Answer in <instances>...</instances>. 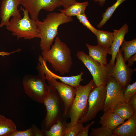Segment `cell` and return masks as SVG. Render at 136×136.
Wrapping results in <instances>:
<instances>
[{
	"label": "cell",
	"instance_id": "1",
	"mask_svg": "<svg viewBox=\"0 0 136 136\" xmlns=\"http://www.w3.org/2000/svg\"><path fill=\"white\" fill-rule=\"evenodd\" d=\"M72 17L66 16L60 12L49 13L43 21L37 20V25L41 40L40 46L43 51L50 49L54 39L58 35V28L60 25L73 21Z\"/></svg>",
	"mask_w": 136,
	"mask_h": 136
},
{
	"label": "cell",
	"instance_id": "2",
	"mask_svg": "<svg viewBox=\"0 0 136 136\" xmlns=\"http://www.w3.org/2000/svg\"><path fill=\"white\" fill-rule=\"evenodd\" d=\"M71 52L70 49L57 36L51 48L48 51H43L42 56L55 71L63 75L69 73L73 64Z\"/></svg>",
	"mask_w": 136,
	"mask_h": 136
},
{
	"label": "cell",
	"instance_id": "3",
	"mask_svg": "<svg viewBox=\"0 0 136 136\" xmlns=\"http://www.w3.org/2000/svg\"><path fill=\"white\" fill-rule=\"evenodd\" d=\"M95 85L92 80L85 86L80 85L75 88V95L67 114L71 119L70 123L72 125L77 123L86 115L88 108L89 94Z\"/></svg>",
	"mask_w": 136,
	"mask_h": 136
},
{
	"label": "cell",
	"instance_id": "4",
	"mask_svg": "<svg viewBox=\"0 0 136 136\" xmlns=\"http://www.w3.org/2000/svg\"><path fill=\"white\" fill-rule=\"evenodd\" d=\"M47 94L43 103L46 108L47 113L41 124V130H48L51 126L63 116L64 105L56 90L48 85Z\"/></svg>",
	"mask_w": 136,
	"mask_h": 136
},
{
	"label": "cell",
	"instance_id": "5",
	"mask_svg": "<svg viewBox=\"0 0 136 136\" xmlns=\"http://www.w3.org/2000/svg\"><path fill=\"white\" fill-rule=\"evenodd\" d=\"M37 69L38 75H28L24 77L22 81L23 87L25 93L31 99L43 104L48 93L49 86L46 82L44 73L38 65Z\"/></svg>",
	"mask_w": 136,
	"mask_h": 136
},
{
	"label": "cell",
	"instance_id": "6",
	"mask_svg": "<svg viewBox=\"0 0 136 136\" xmlns=\"http://www.w3.org/2000/svg\"><path fill=\"white\" fill-rule=\"evenodd\" d=\"M20 10L23 12V18L13 17L6 26L7 29L11 31L12 34L16 36L18 39L40 38L36 21L30 18L27 9L21 6Z\"/></svg>",
	"mask_w": 136,
	"mask_h": 136
},
{
	"label": "cell",
	"instance_id": "7",
	"mask_svg": "<svg viewBox=\"0 0 136 136\" xmlns=\"http://www.w3.org/2000/svg\"><path fill=\"white\" fill-rule=\"evenodd\" d=\"M76 55L90 72L96 86L106 85L112 72L111 65L109 63L103 64L83 51H78Z\"/></svg>",
	"mask_w": 136,
	"mask_h": 136
},
{
	"label": "cell",
	"instance_id": "8",
	"mask_svg": "<svg viewBox=\"0 0 136 136\" xmlns=\"http://www.w3.org/2000/svg\"><path fill=\"white\" fill-rule=\"evenodd\" d=\"M106 95V85H95L89 95L86 113L78 122L83 123L89 121L95 118L100 111L103 110Z\"/></svg>",
	"mask_w": 136,
	"mask_h": 136
},
{
	"label": "cell",
	"instance_id": "9",
	"mask_svg": "<svg viewBox=\"0 0 136 136\" xmlns=\"http://www.w3.org/2000/svg\"><path fill=\"white\" fill-rule=\"evenodd\" d=\"M20 4L28 10L31 18L36 21L39 20L41 10L51 11L62 6V0H20Z\"/></svg>",
	"mask_w": 136,
	"mask_h": 136
},
{
	"label": "cell",
	"instance_id": "10",
	"mask_svg": "<svg viewBox=\"0 0 136 136\" xmlns=\"http://www.w3.org/2000/svg\"><path fill=\"white\" fill-rule=\"evenodd\" d=\"M106 87V95L103 110L112 111L116 105L123 100L125 88L112 76L110 77Z\"/></svg>",
	"mask_w": 136,
	"mask_h": 136
},
{
	"label": "cell",
	"instance_id": "11",
	"mask_svg": "<svg viewBox=\"0 0 136 136\" xmlns=\"http://www.w3.org/2000/svg\"><path fill=\"white\" fill-rule=\"evenodd\" d=\"M115 64L112 68L111 76L114 77L125 88L131 80L132 74L135 71L125 63L122 53L120 49L116 56Z\"/></svg>",
	"mask_w": 136,
	"mask_h": 136
},
{
	"label": "cell",
	"instance_id": "12",
	"mask_svg": "<svg viewBox=\"0 0 136 136\" xmlns=\"http://www.w3.org/2000/svg\"><path fill=\"white\" fill-rule=\"evenodd\" d=\"M46 80L49 85L54 88L63 102L64 110V116H67L69 109L74 100L75 95V88L62 82H59L53 78L45 76Z\"/></svg>",
	"mask_w": 136,
	"mask_h": 136
},
{
	"label": "cell",
	"instance_id": "13",
	"mask_svg": "<svg viewBox=\"0 0 136 136\" xmlns=\"http://www.w3.org/2000/svg\"><path fill=\"white\" fill-rule=\"evenodd\" d=\"M20 4V0H3L1 7L0 16L1 22L0 27L8 26L11 16L13 17L22 18L18 8Z\"/></svg>",
	"mask_w": 136,
	"mask_h": 136
},
{
	"label": "cell",
	"instance_id": "14",
	"mask_svg": "<svg viewBox=\"0 0 136 136\" xmlns=\"http://www.w3.org/2000/svg\"><path fill=\"white\" fill-rule=\"evenodd\" d=\"M39 62L38 65L44 73L45 76L53 78L59 80L62 82L74 87V88L80 85V82L84 79L82 77L84 74L82 72L79 74L69 77H64L58 76L53 73L49 69L46 63V61L43 58L42 55L39 56Z\"/></svg>",
	"mask_w": 136,
	"mask_h": 136
},
{
	"label": "cell",
	"instance_id": "15",
	"mask_svg": "<svg viewBox=\"0 0 136 136\" xmlns=\"http://www.w3.org/2000/svg\"><path fill=\"white\" fill-rule=\"evenodd\" d=\"M114 35L113 42L109 49L108 54L111 55V58L109 63L113 67L115 64V60L117 54L121 45L124 40L125 36L129 31V27L127 23H125L119 29L113 30Z\"/></svg>",
	"mask_w": 136,
	"mask_h": 136
},
{
	"label": "cell",
	"instance_id": "16",
	"mask_svg": "<svg viewBox=\"0 0 136 136\" xmlns=\"http://www.w3.org/2000/svg\"><path fill=\"white\" fill-rule=\"evenodd\" d=\"M116 136H136V113L112 130Z\"/></svg>",
	"mask_w": 136,
	"mask_h": 136
},
{
	"label": "cell",
	"instance_id": "17",
	"mask_svg": "<svg viewBox=\"0 0 136 136\" xmlns=\"http://www.w3.org/2000/svg\"><path fill=\"white\" fill-rule=\"evenodd\" d=\"M104 111V113L100 117L99 122L102 126L112 130L124 121L118 115L113 111L108 110Z\"/></svg>",
	"mask_w": 136,
	"mask_h": 136
},
{
	"label": "cell",
	"instance_id": "18",
	"mask_svg": "<svg viewBox=\"0 0 136 136\" xmlns=\"http://www.w3.org/2000/svg\"><path fill=\"white\" fill-rule=\"evenodd\" d=\"M86 46L89 51V55L94 60L104 64L107 63V55L109 49L98 45L96 46L90 45L87 43Z\"/></svg>",
	"mask_w": 136,
	"mask_h": 136
},
{
	"label": "cell",
	"instance_id": "19",
	"mask_svg": "<svg viewBox=\"0 0 136 136\" xmlns=\"http://www.w3.org/2000/svg\"><path fill=\"white\" fill-rule=\"evenodd\" d=\"M67 116H63L53 124L48 130L42 131L44 136H64L68 123Z\"/></svg>",
	"mask_w": 136,
	"mask_h": 136
},
{
	"label": "cell",
	"instance_id": "20",
	"mask_svg": "<svg viewBox=\"0 0 136 136\" xmlns=\"http://www.w3.org/2000/svg\"><path fill=\"white\" fill-rule=\"evenodd\" d=\"M112 111L118 115L124 121L136 113L134 112L132 106L129 103L123 100L119 102Z\"/></svg>",
	"mask_w": 136,
	"mask_h": 136
},
{
	"label": "cell",
	"instance_id": "21",
	"mask_svg": "<svg viewBox=\"0 0 136 136\" xmlns=\"http://www.w3.org/2000/svg\"><path fill=\"white\" fill-rule=\"evenodd\" d=\"M88 5L87 1L82 3L76 2L66 8L63 10L59 9L58 10L67 16H77L85 14L86 8Z\"/></svg>",
	"mask_w": 136,
	"mask_h": 136
},
{
	"label": "cell",
	"instance_id": "22",
	"mask_svg": "<svg viewBox=\"0 0 136 136\" xmlns=\"http://www.w3.org/2000/svg\"><path fill=\"white\" fill-rule=\"evenodd\" d=\"M16 127L12 120L0 115V136H11L17 130Z\"/></svg>",
	"mask_w": 136,
	"mask_h": 136
},
{
	"label": "cell",
	"instance_id": "23",
	"mask_svg": "<svg viewBox=\"0 0 136 136\" xmlns=\"http://www.w3.org/2000/svg\"><path fill=\"white\" fill-rule=\"evenodd\" d=\"M98 44L108 48L111 47L113 41V33L108 31L97 30L95 35Z\"/></svg>",
	"mask_w": 136,
	"mask_h": 136
},
{
	"label": "cell",
	"instance_id": "24",
	"mask_svg": "<svg viewBox=\"0 0 136 136\" xmlns=\"http://www.w3.org/2000/svg\"><path fill=\"white\" fill-rule=\"evenodd\" d=\"M120 47V49L123 52V57L126 62L130 57L136 53V39H134L130 41L124 40Z\"/></svg>",
	"mask_w": 136,
	"mask_h": 136
},
{
	"label": "cell",
	"instance_id": "25",
	"mask_svg": "<svg viewBox=\"0 0 136 136\" xmlns=\"http://www.w3.org/2000/svg\"><path fill=\"white\" fill-rule=\"evenodd\" d=\"M126 0H117L116 2L112 6L106 9V11L102 15V19L97 25V28H100L105 25L111 17L117 8L122 3Z\"/></svg>",
	"mask_w": 136,
	"mask_h": 136
},
{
	"label": "cell",
	"instance_id": "26",
	"mask_svg": "<svg viewBox=\"0 0 136 136\" xmlns=\"http://www.w3.org/2000/svg\"><path fill=\"white\" fill-rule=\"evenodd\" d=\"M11 136H44L41 130L35 125H33L31 127L25 130H16Z\"/></svg>",
	"mask_w": 136,
	"mask_h": 136
},
{
	"label": "cell",
	"instance_id": "27",
	"mask_svg": "<svg viewBox=\"0 0 136 136\" xmlns=\"http://www.w3.org/2000/svg\"><path fill=\"white\" fill-rule=\"evenodd\" d=\"M83 127L81 123L78 122L74 125L68 123L64 136H78Z\"/></svg>",
	"mask_w": 136,
	"mask_h": 136
},
{
	"label": "cell",
	"instance_id": "28",
	"mask_svg": "<svg viewBox=\"0 0 136 136\" xmlns=\"http://www.w3.org/2000/svg\"><path fill=\"white\" fill-rule=\"evenodd\" d=\"M90 135L91 136H116L112 133V130L102 126L92 128Z\"/></svg>",
	"mask_w": 136,
	"mask_h": 136
},
{
	"label": "cell",
	"instance_id": "29",
	"mask_svg": "<svg viewBox=\"0 0 136 136\" xmlns=\"http://www.w3.org/2000/svg\"><path fill=\"white\" fill-rule=\"evenodd\" d=\"M135 94H136V82L131 84H129L125 88L123 94V100L128 103L131 97Z\"/></svg>",
	"mask_w": 136,
	"mask_h": 136
},
{
	"label": "cell",
	"instance_id": "30",
	"mask_svg": "<svg viewBox=\"0 0 136 136\" xmlns=\"http://www.w3.org/2000/svg\"><path fill=\"white\" fill-rule=\"evenodd\" d=\"M80 22L86 27L95 35L97 32V29L93 27L89 22L86 17V15L84 14L76 16Z\"/></svg>",
	"mask_w": 136,
	"mask_h": 136
},
{
	"label": "cell",
	"instance_id": "31",
	"mask_svg": "<svg viewBox=\"0 0 136 136\" xmlns=\"http://www.w3.org/2000/svg\"><path fill=\"white\" fill-rule=\"evenodd\" d=\"M95 123L92 121L90 123L87 124L84 127L81 129L78 136H88L89 128L90 127Z\"/></svg>",
	"mask_w": 136,
	"mask_h": 136
},
{
	"label": "cell",
	"instance_id": "32",
	"mask_svg": "<svg viewBox=\"0 0 136 136\" xmlns=\"http://www.w3.org/2000/svg\"><path fill=\"white\" fill-rule=\"evenodd\" d=\"M128 103L132 106L134 112H136V94H134L131 97Z\"/></svg>",
	"mask_w": 136,
	"mask_h": 136
},
{
	"label": "cell",
	"instance_id": "33",
	"mask_svg": "<svg viewBox=\"0 0 136 136\" xmlns=\"http://www.w3.org/2000/svg\"><path fill=\"white\" fill-rule=\"evenodd\" d=\"M62 6L64 9L66 8L76 2V0H62Z\"/></svg>",
	"mask_w": 136,
	"mask_h": 136
},
{
	"label": "cell",
	"instance_id": "34",
	"mask_svg": "<svg viewBox=\"0 0 136 136\" xmlns=\"http://www.w3.org/2000/svg\"><path fill=\"white\" fill-rule=\"evenodd\" d=\"M136 61V54L132 56L128 59V65L130 67H132L134 64V62Z\"/></svg>",
	"mask_w": 136,
	"mask_h": 136
},
{
	"label": "cell",
	"instance_id": "35",
	"mask_svg": "<svg viewBox=\"0 0 136 136\" xmlns=\"http://www.w3.org/2000/svg\"><path fill=\"white\" fill-rule=\"evenodd\" d=\"M21 49H20L19 48L11 52H5L4 51L0 52V55L3 56H4L5 55L9 56L10 55L16 52H19L21 51Z\"/></svg>",
	"mask_w": 136,
	"mask_h": 136
},
{
	"label": "cell",
	"instance_id": "36",
	"mask_svg": "<svg viewBox=\"0 0 136 136\" xmlns=\"http://www.w3.org/2000/svg\"><path fill=\"white\" fill-rule=\"evenodd\" d=\"M95 2H98V4L102 7L104 5L106 0H93Z\"/></svg>",
	"mask_w": 136,
	"mask_h": 136
}]
</instances>
